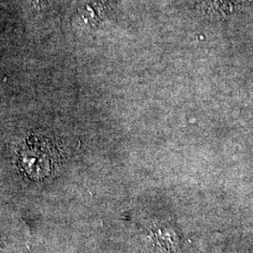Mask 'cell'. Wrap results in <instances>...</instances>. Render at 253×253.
<instances>
[{
    "instance_id": "cell-2",
    "label": "cell",
    "mask_w": 253,
    "mask_h": 253,
    "mask_svg": "<svg viewBox=\"0 0 253 253\" xmlns=\"http://www.w3.org/2000/svg\"><path fill=\"white\" fill-rule=\"evenodd\" d=\"M44 1H46V2H48V1H51V0H44Z\"/></svg>"
},
{
    "instance_id": "cell-1",
    "label": "cell",
    "mask_w": 253,
    "mask_h": 253,
    "mask_svg": "<svg viewBox=\"0 0 253 253\" xmlns=\"http://www.w3.org/2000/svg\"><path fill=\"white\" fill-rule=\"evenodd\" d=\"M19 157L21 167L27 175L34 180H40L53 172L58 153L49 138L34 135L26 140Z\"/></svg>"
}]
</instances>
